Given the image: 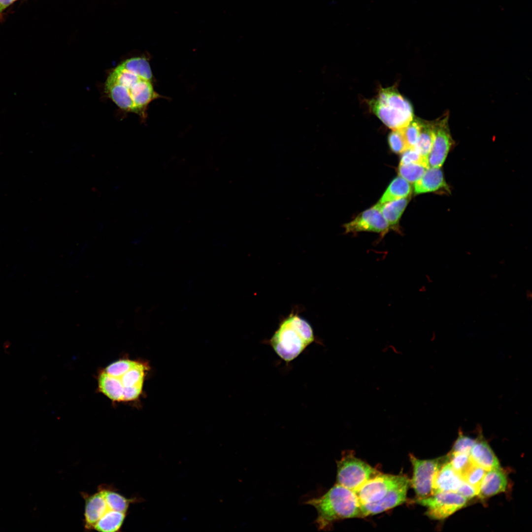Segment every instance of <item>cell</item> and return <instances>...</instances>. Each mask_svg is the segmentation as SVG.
I'll list each match as a JSON object with an SVG mask.
<instances>
[{
    "mask_svg": "<svg viewBox=\"0 0 532 532\" xmlns=\"http://www.w3.org/2000/svg\"><path fill=\"white\" fill-rule=\"evenodd\" d=\"M152 70L148 60L135 57L113 68L104 84V92L120 109L144 119L149 104L161 97L154 90Z\"/></svg>",
    "mask_w": 532,
    "mask_h": 532,
    "instance_id": "1",
    "label": "cell"
},
{
    "mask_svg": "<svg viewBox=\"0 0 532 532\" xmlns=\"http://www.w3.org/2000/svg\"><path fill=\"white\" fill-rule=\"evenodd\" d=\"M148 363L121 359L102 369L98 375V389L113 402H132L142 395Z\"/></svg>",
    "mask_w": 532,
    "mask_h": 532,
    "instance_id": "2",
    "label": "cell"
},
{
    "mask_svg": "<svg viewBox=\"0 0 532 532\" xmlns=\"http://www.w3.org/2000/svg\"><path fill=\"white\" fill-rule=\"evenodd\" d=\"M305 503L316 508L318 516L315 523L320 530H327L340 520L363 518L356 493L337 483L323 496L311 499Z\"/></svg>",
    "mask_w": 532,
    "mask_h": 532,
    "instance_id": "3",
    "label": "cell"
},
{
    "mask_svg": "<svg viewBox=\"0 0 532 532\" xmlns=\"http://www.w3.org/2000/svg\"><path fill=\"white\" fill-rule=\"evenodd\" d=\"M314 340L313 331L309 323L292 313L280 323L269 344L281 359L290 362Z\"/></svg>",
    "mask_w": 532,
    "mask_h": 532,
    "instance_id": "4",
    "label": "cell"
},
{
    "mask_svg": "<svg viewBox=\"0 0 532 532\" xmlns=\"http://www.w3.org/2000/svg\"><path fill=\"white\" fill-rule=\"evenodd\" d=\"M367 103L370 110L393 130L405 127L414 118L411 103L394 86L380 88Z\"/></svg>",
    "mask_w": 532,
    "mask_h": 532,
    "instance_id": "5",
    "label": "cell"
},
{
    "mask_svg": "<svg viewBox=\"0 0 532 532\" xmlns=\"http://www.w3.org/2000/svg\"><path fill=\"white\" fill-rule=\"evenodd\" d=\"M379 473L352 453H347L337 462L336 483L356 493L366 482Z\"/></svg>",
    "mask_w": 532,
    "mask_h": 532,
    "instance_id": "6",
    "label": "cell"
},
{
    "mask_svg": "<svg viewBox=\"0 0 532 532\" xmlns=\"http://www.w3.org/2000/svg\"><path fill=\"white\" fill-rule=\"evenodd\" d=\"M409 457L413 470L410 485L416 494V499H422L432 495L435 473L445 457L421 460L412 454H410Z\"/></svg>",
    "mask_w": 532,
    "mask_h": 532,
    "instance_id": "7",
    "label": "cell"
},
{
    "mask_svg": "<svg viewBox=\"0 0 532 532\" xmlns=\"http://www.w3.org/2000/svg\"><path fill=\"white\" fill-rule=\"evenodd\" d=\"M415 500L427 508L426 515L430 519L442 520L464 507L467 499L457 493L440 492Z\"/></svg>",
    "mask_w": 532,
    "mask_h": 532,
    "instance_id": "8",
    "label": "cell"
},
{
    "mask_svg": "<svg viewBox=\"0 0 532 532\" xmlns=\"http://www.w3.org/2000/svg\"><path fill=\"white\" fill-rule=\"evenodd\" d=\"M410 483L401 475L379 473L369 479L355 493L361 504L375 502L385 497L391 490Z\"/></svg>",
    "mask_w": 532,
    "mask_h": 532,
    "instance_id": "9",
    "label": "cell"
},
{
    "mask_svg": "<svg viewBox=\"0 0 532 532\" xmlns=\"http://www.w3.org/2000/svg\"><path fill=\"white\" fill-rule=\"evenodd\" d=\"M435 122V137L428 156L429 167L440 168L443 164L452 143L448 125V115Z\"/></svg>",
    "mask_w": 532,
    "mask_h": 532,
    "instance_id": "10",
    "label": "cell"
},
{
    "mask_svg": "<svg viewBox=\"0 0 532 532\" xmlns=\"http://www.w3.org/2000/svg\"><path fill=\"white\" fill-rule=\"evenodd\" d=\"M346 233L372 232L384 235L390 226L378 209L373 206L344 225Z\"/></svg>",
    "mask_w": 532,
    "mask_h": 532,
    "instance_id": "11",
    "label": "cell"
},
{
    "mask_svg": "<svg viewBox=\"0 0 532 532\" xmlns=\"http://www.w3.org/2000/svg\"><path fill=\"white\" fill-rule=\"evenodd\" d=\"M409 485L410 483L397 487L378 501L361 504L363 517L383 512L403 503L406 500Z\"/></svg>",
    "mask_w": 532,
    "mask_h": 532,
    "instance_id": "12",
    "label": "cell"
},
{
    "mask_svg": "<svg viewBox=\"0 0 532 532\" xmlns=\"http://www.w3.org/2000/svg\"><path fill=\"white\" fill-rule=\"evenodd\" d=\"M463 480L461 475L453 468L448 461V456H446L435 473L432 486L433 494L440 492L457 493Z\"/></svg>",
    "mask_w": 532,
    "mask_h": 532,
    "instance_id": "13",
    "label": "cell"
},
{
    "mask_svg": "<svg viewBox=\"0 0 532 532\" xmlns=\"http://www.w3.org/2000/svg\"><path fill=\"white\" fill-rule=\"evenodd\" d=\"M84 526L87 530H92L94 525L110 509L106 503L103 491L100 486L98 491L91 495L85 494Z\"/></svg>",
    "mask_w": 532,
    "mask_h": 532,
    "instance_id": "14",
    "label": "cell"
},
{
    "mask_svg": "<svg viewBox=\"0 0 532 532\" xmlns=\"http://www.w3.org/2000/svg\"><path fill=\"white\" fill-rule=\"evenodd\" d=\"M469 457L473 464L486 471L500 467L497 456L482 434L476 439L470 450Z\"/></svg>",
    "mask_w": 532,
    "mask_h": 532,
    "instance_id": "15",
    "label": "cell"
},
{
    "mask_svg": "<svg viewBox=\"0 0 532 532\" xmlns=\"http://www.w3.org/2000/svg\"><path fill=\"white\" fill-rule=\"evenodd\" d=\"M481 483L478 496L485 499L503 492L507 486V478L500 468L487 471Z\"/></svg>",
    "mask_w": 532,
    "mask_h": 532,
    "instance_id": "16",
    "label": "cell"
},
{
    "mask_svg": "<svg viewBox=\"0 0 532 532\" xmlns=\"http://www.w3.org/2000/svg\"><path fill=\"white\" fill-rule=\"evenodd\" d=\"M447 187L440 168L429 167L423 176L415 182L414 193L419 194L431 192Z\"/></svg>",
    "mask_w": 532,
    "mask_h": 532,
    "instance_id": "17",
    "label": "cell"
},
{
    "mask_svg": "<svg viewBox=\"0 0 532 532\" xmlns=\"http://www.w3.org/2000/svg\"><path fill=\"white\" fill-rule=\"evenodd\" d=\"M408 197L374 205L379 210L389 224L393 228L397 225L409 201Z\"/></svg>",
    "mask_w": 532,
    "mask_h": 532,
    "instance_id": "18",
    "label": "cell"
},
{
    "mask_svg": "<svg viewBox=\"0 0 532 532\" xmlns=\"http://www.w3.org/2000/svg\"><path fill=\"white\" fill-rule=\"evenodd\" d=\"M411 192V187L408 182L400 176L397 177L391 182L378 203L383 204L409 197Z\"/></svg>",
    "mask_w": 532,
    "mask_h": 532,
    "instance_id": "19",
    "label": "cell"
},
{
    "mask_svg": "<svg viewBox=\"0 0 532 532\" xmlns=\"http://www.w3.org/2000/svg\"><path fill=\"white\" fill-rule=\"evenodd\" d=\"M126 513L109 510L94 525L92 530L100 532L119 531L126 516Z\"/></svg>",
    "mask_w": 532,
    "mask_h": 532,
    "instance_id": "20",
    "label": "cell"
},
{
    "mask_svg": "<svg viewBox=\"0 0 532 532\" xmlns=\"http://www.w3.org/2000/svg\"><path fill=\"white\" fill-rule=\"evenodd\" d=\"M434 137V121L427 122L422 120V127L415 148L423 157L428 158L432 149Z\"/></svg>",
    "mask_w": 532,
    "mask_h": 532,
    "instance_id": "21",
    "label": "cell"
},
{
    "mask_svg": "<svg viewBox=\"0 0 532 532\" xmlns=\"http://www.w3.org/2000/svg\"><path fill=\"white\" fill-rule=\"evenodd\" d=\"M101 487L106 503L113 510L127 513L130 503L137 500L126 498L110 487L101 486Z\"/></svg>",
    "mask_w": 532,
    "mask_h": 532,
    "instance_id": "22",
    "label": "cell"
},
{
    "mask_svg": "<svg viewBox=\"0 0 532 532\" xmlns=\"http://www.w3.org/2000/svg\"><path fill=\"white\" fill-rule=\"evenodd\" d=\"M427 167L418 164L399 165L398 173L399 176L410 183L419 180L424 174Z\"/></svg>",
    "mask_w": 532,
    "mask_h": 532,
    "instance_id": "23",
    "label": "cell"
},
{
    "mask_svg": "<svg viewBox=\"0 0 532 532\" xmlns=\"http://www.w3.org/2000/svg\"><path fill=\"white\" fill-rule=\"evenodd\" d=\"M422 120L413 119L405 127L400 129L408 149L415 146L422 127Z\"/></svg>",
    "mask_w": 532,
    "mask_h": 532,
    "instance_id": "24",
    "label": "cell"
},
{
    "mask_svg": "<svg viewBox=\"0 0 532 532\" xmlns=\"http://www.w3.org/2000/svg\"><path fill=\"white\" fill-rule=\"evenodd\" d=\"M486 471L472 463L461 477L465 481L474 487L479 493L481 483Z\"/></svg>",
    "mask_w": 532,
    "mask_h": 532,
    "instance_id": "25",
    "label": "cell"
},
{
    "mask_svg": "<svg viewBox=\"0 0 532 532\" xmlns=\"http://www.w3.org/2000/svg\"><path fill=\"white\" fill-rule=\"evenodd\" d=\"M448 461L461 476L472 463L469 455L462 453L450 452L448 455Z\"/></svg>",
    "mask_w": 532,
    "mask_h": 532,
    "instance_id": "26",
    "label": "cell"
},
{
    "mask_svg": "<svg viewBox=\"0 0 532 532\" xmlns=\"http://www.w3.org/2000/svg\"><path fill=\"white\" fill-rule=\"evenodd\" d=\"M399 165L418 164L429 168L428 159L415 148H408L402 153Z\"/></svg>",
    "mask_w": 532,
    "mask_h": 532,
    "instance_id": "27",
    "label": "cell"
},
{
    "mask_svg": "<svg viewBox=\"0 0 532 532\" xmlns=\"http://www.w3.org/2000/svg\"><path fill=\"white\" fill-rule=\"evenodd\" d=\"M388 143L391 150L397 154L408 149L401 129L393 130L388 136Z\"/></svg>",
    "mask_w": 532,
    "mask_h": 532,
    "instance_id": "28",
    "label": "cell"
},
{
    "mask_svg": "<svg viewBox=\"0 0 532 532\" xmlns=\"http://www.w3.org/2000/svg\"><path fill=\"white\" fill-rule=\"evenodd\" d=\"M475 441L476 439L464 434L462 432L460 431L458 437L454 443L451 452L462 453L469 455Z\"/></svg>",
    "mask_w": 532,
    "mask_h": 532,
    "instance_id": "29",
    "label": "cell"
},
{
    "mask_svg": "<svg viewBox=\"0 0 532 532\" xmlns=\"http://www.w3.org/2000/svg\"><path fill=\"white\" fill-rule=\"evenodd\" d=\"M457 493L461 495L467 500L478 495V491L473 486L463 480Z\"/></svg>",
    "mask_w": 532,
    "mask_h": 532,
    "instance_id": "30",
    "label": "cell"
},
{
    "mask_svg": "<svg viewBox=\"0 0 532 532\" xmlns=\"http://www.w3.org/2000/svg\"><path fill=\"white\" fill-rule=\"evenodd\" d=\"M17 0H0V14L10 4Z\"/></svg>",
    "mask_w": 532,
    "mask_h": 532,
    "instance_id": "31",
    "label": "cell"
},
{
    "mask_svg": "<svg viewBox=\"0 0 532 532\" xmlns=\"http://www.w3.org/2000/svg\"><path fill=\"white\" fill-rule=\"evenodd\" d=\"M532 292L530 290H528L526 293V297L528 299L530 300L532 299Z\"/></svg>",
    "mask_w": 532,
    "mask_h": 532,
    "instance_id": "32",
    "label": "cell"
}]
</instances>
